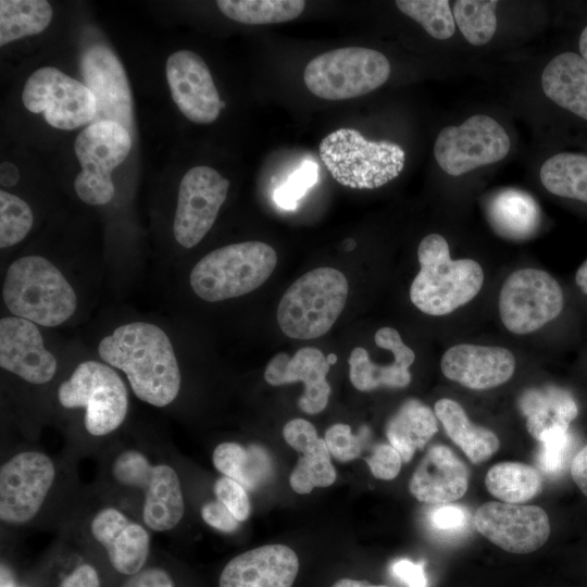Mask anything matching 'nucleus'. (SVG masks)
<instances>
[{"label": "nucleus", "instance_id": "f257e3e1", "mask_svg": "<svg viewBox=\"0 0 587 587\" xmlns=\"http://www.w3.org/2000/svg\"><path fill=\"white\" fill-rule=\"evenodd\" d=\"M100 358L123 371L142 401L165 407L180 388L178 363L167 335L157 325L133 322L118 326L99 346Z\"/></svg>", "mask_w": 587, "mask_h": 587}, {"label": "nucleus", "instance_id": "f03ea898", "mask_svg": "<svg viewBox=\"0 0 587 587\" xmlns=\"http://www.w3.org/2000/svg\"><path fill=\"white\" fill-rule=\"evenodd\" d=\"M420 272L410 287L412 303L423 313L441 316L466 304L484 284V271L472 259L452 260L439 234L424 237L417 248Z\"/></svg>", "mask_w": 587, "mask_h": 587}, {"label": "nucleus", "instance_id": "7ed1b4c3", "mask_svg": "<svg viewBox=\"0 0 587 587\" xmlns=\"http://www.w3.org/2000/svg\"><path fill=\"white\" fill-rule=\"evenodd\" d=\"M10 312L46 327L65 322L76 309V295L60 270L40 255L15 260L2 289Z\"/></svg>", "mask_w": 587, "mask_h": 587}, {"label": "nucleus", "instance_id": "20e7f679", "mask_svg": "<svg viewBox=\"0 0 587 587\" xmlns=\"http://www.w3.org/2000/svg\"><path fill=\"white\" fill-rule=\"evenodd\" d=\"M277 263L275 250L262 241H243L215 249L192 267L193 292L209 302L249 294L260 287Z\"/></svg>", "mask_w": 587, "mask_h": 587}, {"label": "nucleus", "instance_id": "39448f33", "mask_svg": "<svg viewBox=\"0 0 587 587\" xmlns=\"http://www.w3.org/2000/svg\"><path fill=\"white\" fill-rule=\"evenodd\" d=\"M320 158L339 184L375 189L396 178L404 167V150L395 142L370 141L354 128H339L325 136Z\"/></svg>", "mask_w": 587, "mask_h": 587}, {"label": "nucleus", "instance_id": "423d86ee", "mask_svg": "<svg viewBox=\"0 0 587 587\" xmlns=\"http://www.w3.org/2000/svg\"><path fill=\"white\" fill-rule=\"evenodd\" d=\"M348 295L346 276L333 267L314 268L285 291L277 309L282 332L296 339L326 334L340 315Z\"/></svg>", "mask_w": 587, "mask_h": 587}, {"label": "nucleus", "instance_id": "0eeeda50", "mask_svg": "<svg viewBox=\"0 0 587 587\" xmlns=\"http://www.w3.org/2000/svg\"><path fill=\"white\" fill-rule=\"evenodd\" d=\"M389 75V61L379 51L346 47L312 59L304 68L303 80L307 88L322 99L346 100L380 87Z\"/></svg>", "mask_w": 587, "mask_h": 587}, {"label": "nucleus", "instance_id": "6e6552de", "mask_svg": "<svg viewBox=\"0 0 587 587\" xmlns=\"http://www.w3.org/2000/svg\"><path fill=\"white\" fill-rule=\"evenodd\" d=\"M60 404L67 409L84 408V424L93 436L115 430L125 420L128 395L117 373L104 363L85 361L58 389Z\"/></svg>", "mask_w": 587, "mask_h": 587}, {"label": "nucleus", "instance_id": "1a4fd4ad", "mask_svg": "<svg viewBox=\"0 0 587 587\" xmlns=\"http://www.w3.org/2000/svg\"><path fill=\"white\" fill-rule=\"evenodd\" d=\"M133 145L130 134L111 121L91 123L75 138L74 151L80 172L74 189L87 204L102 205L114 196L111 174L128 155Z\"/></svg>", "mask_w": 587, "mask_h": 587}, {"label": "nucleus", "instance_id": "9d476101", "mask_svg": "<svg viewBox=\"0 0 587 587\" xmlns=\"http://www.w3.org/2000/svg\"><path fill=\"white\" fill-rule=\"evenodd\" d=\"M565 297L548 272L525 267L510 274L499 294V314L504 327L516 335L533 333L558 319Z\"/></svg>", "mask_w": 587, "mask_h": 587}, {"label": "nucleus", "instance_id": "9b49d317", "mask_svg": "<svg viewBox=\"0 0 587 587\" xmlns=\"http://www.w3.org/2000/svg\"><path fill=\"white\" fill-rule=\"evenodd\" d=\"M112 474L120 484L145 491L142 520L150 529L170 530L183 519L185 502L173 467L151 465L141 452L125 450L114 460Z\"/></svg>", "mask_w": 587, "mask_h": 587}, {"label": "nucleus", "instance_id": "f8f14e48", "mask_svg": "<svg viewBox=\"0 0 587 587\" xmlns=\"http://www.w3.org/2000/svg\"><path fill=\"white\" fill-rule=\"evenodd\" d=\"M510 146L507 132L495 118L477 114L459 126L442 128L434 145V155L444 172L460 176L502 160Z\"/></svg>", "mask_w": 587, "mask_h": 587}, {"label": "nucleus", "instance_id": "ddd939ff", "mask_svg": "<svg viewBox=\"0 0 587 587\" xmlns=\"http://www.w3.org/2000/svg\"><path fill=\"white\" fill-rule=\"evenodd\" d=\"M22 101L28 111L43 113L46 122L59 129L77 128L96 116V101L86 85L53 66L30 74Z\"/></svg>", "mask_w": 587, "mask_h": 587}, {"label": "nucleus", "instance_id": "4468645a", "mask_svg": "<svg viewBox=\"0 0 587 587\" xmlns=\"http://www.w3.org/2000/svg\"><path fill=\"white\" fill-rule=\"evenodd\" d=\"M55 477L51 459L38 451H23L0 469V519L22 525L39 512Z\"/></svg>", "mask_w": 587, "mask_h": 587}, {"label": "nucleus", "instance_id": "2eb2a0df", "mask_svg": "<svg viewBox=\"0 0 587 587\" xmlns=\"http://www.w3.org/2000/svg\"><path fill=\"white\" fill-rule=\"evenodd\" d=\"M229 180L209 166H196L183 176L173 232L184 248L199 243L213 226L224 203Z\"/></svg>", "mask_w": 587, "mask_h": 587}, {"label": "nucleus", "instance_id": "dca6fc26", "mask_svg": "<svg viewBox=\"0 0 587 587\" xmlns=\"http://www.w3.org/2000/svg\"><path fill=\"white\" fill-rule=\"evenodd\" d=\"M473 523L489 541L516 554L539 549L550 536L548 514L537 505L489 501L477 509Z\"/></svg>", "mask_w": 587, "mask_h": 587}, {"label": "nucleus", "instance_id": "f3484780", "mask_svg": "<svg viewBox=\"0 0 587 587\" xmlns=\"http://www.w3.org/2000/svg\"><path fill=\"white\" fill-rule=\"evenodd\" d=\"M80 71L84 84L96 101V116L91 123L115 122L132 136L134 134L132 90L126 72L116 54L103 45H92L83 53Z\"/></svg>", "mask_w": 587, "mask_h": 587}, {"label": "nucleus", "instance_id": "a211bd4d", "mask_svg": "<svg viewBox=\"0 0 587 587\" xmlns=\"http://www.w3.org/2000/svg\"><path fill=\"white\" fill-rule=\"evenodd\" d=\"M166 79L175 104L189 121L209 124L217 118L225 103L199 54L190 50L172 53L166 61Z\"/></svg>", "mask_w": 587, "mask_h": 587}, {"label": "nucleus", "instance_id": "6ab92c4d", "mask_svg": "<svg viewBox=\"0 0 587 587\" xmlns=\"http://www.w3.org/2000/svg\"><path fill=\"white\" fill-rule=\"evenodd\" d=\"M0 365L36 385L51 380L58 366L35 323L17 316L0 321Z\"/></svg>", "mask_w": 587, "mask_h": 587}, {"label": "nucleus", "instance_id": "aec40b11", "mask_svg": "<svg viewBox=\"0 0 587 587\" xmlns=\"http://www.w3.org/2000/svg\"><path fill=\"white\" fill-rule=\"evenodd\" d=\"M440 367L450 380L469 389L485 390L513 376L515 358L503 347L459 344L444 353Z\"/></svg>", "mask_w": 587, "mask_h": 587}, {"label": "nucleus", "instance_id": "412c9836", "mask_svg": "<svg viewBox=\"0 0 587 587\" xmlns=\"http://www.w3.org/2000/svg\"><path fill=\"white\" fill-rule=\"evenodd\" d=\"M299 571L296 552L285 545H265L233 558L218 587H292Z\"/></svg>", "mask_w": 587, "mask_h": 587}, {"label": "nucleus", "instance_id": "4be33fe9", "mask_svg": "<svg viewBox=\"0 0 587 587\" xmlns=\"http://www.w3.org/2000/svg\"><path fill=\"white\" fill-rule=\"evenodd\" d=\"M329 366L321 350L305 347L299 349L292 358L284 352L276 354L266 365L264 378L273 386L302 382L304 391L298 405L308 414H316L328 403L330 386L326 375Z\"/></svg>", "mask_w": 587, "mask_h": 587}, {"label": "nucleus", "instance_id": "5701e85b", "mask_svg": "<svg viewBox=\"0 0 587 587\" xmlns=\"http://www.w3.org/2000/svg\"><path fill=\"white\" fill-rule=\"evenodd\" d=\"M465 463L447 446L429 448L409 482L411 495L430 504H448L461 499L469 487Z\"/></svg>", "mask_w": 587, "mask_h": 587}, {"label": "nucleus", "instance_id": "b1692460", "mask_svg": "<svg viewBox=\"0 0 587 587\" xmlns=\"http://www.w3.org/2000/svg\"><path fill=\"white\" fill-rule=\"evenodd\" d=\"M90 530L118 573L129 576L142 570L150 551V536L140 524L117 509L105 508L95 515Z\"/></svg>", "mask_w": 587, "mask_h": 587}, {"label": "nucleus", "instance_id": "393cba45", "mask_svg": "<svg viewBox=\"0 0 587 587\" xmlns=\"http://www.w3.org/2000/svg\"><path fill=\"white\" fill-rule=\"evenodd\" d=\"M375 344L394 354L392 363L377 365L373 363L367 351L357 347L348 359L351 384L360 391H371L380 386L394 388L407 387L411 382L409 367L415 360L414 351L401 339L392 327H382L374 336Z\"/></svg>", "mask_w": 587, "mask_h": 587}, {"label": "nucleus", "instance_id": "a878e982", "mask_svg": "<svg viewBox=\"0 0 587 587\" xmlns=\"http://www.w3.org/2000/svg\"><path fill=\"white\" fill-rule=\"evenodd\" d=\"M286 442L298 453L289 483L294 491L310 494L315 487H327L336 480V471L323 438L317 436L314 425L303 419H294L283 428Z\"/></svg>", "mask_w": 587, "mask_h": 587}, {"label": "nucleus", "instance_id": "bb28decb", "mask_svg": "<svg viewBox=\"0 0 587 587\" xmlns=\"http://www.w3.org/2000/svg\"><path fill=\"white\" fill-rule=\"evenodd\" d=\"M526 416V428L539 442L549 434L569 430L578 415L577 403L570 391L557 386L529 389L520 398Z\"/></svg>", "mask_w": 587, "mask_h": 587}, {"label": "nucleus", "instance_id": "cd10ccee", "mask_svg": "<svg viewBox=\"0 0 587 587\" xmlns=\"http://www.w3.org/2000/svg\"><path fill=\"white\" fill-rule=\"evenodd\" d=\"M541 86L550 100L587 121V62L580 54L554 57L542 72Z\"/></svg>", "mask_w": 587, "mask_h": 587}, {"label": "nucleus", "instance_id": "c85d7f7f", "mask_svg": "<svg viewBox=\"0 0 587 587\" xmlns=\"http://www.w3.org/2000/svg\"><path fill=\"white\" fill-rule=\"evenodd\" d=\"M486 214L492 229L501 237L525 239L530 237L540 223V208L524 190L504 188L494 193L486 205Z\"/></svg>", "mask_w": 587, "mask_h": 587}, {"label": "nucleus", "instance_id": "c756f323", "mask_svg": "<svg viewBox=\"0 0 587 587\" xmlns=\"http://www.w3.org/2000/svg\"><path fill=\"white\" fill-rule=\"evenodd\" d=\"M434 413L448 437L472 463L485 462L498 451L500 440L497 435L489 428L473 424L457 401L439 399L434 405Z\"/></svg>", "mask_w": 587, "mask_h": 587}, {"label": "nucleus", "instance_id": "7c9ffc66", "mask_svg": "<svg viewBox=\"0 0 587 587\" xmlns=\"http://www.w3.org/2000/svg\"><path fill=\"white\" fill-rule=\"evenodd\" d=\"M437 430V417L432 409L416 399H409L388 421L386 436L402 461L408 463Z\"/></svg>", "mask_w": 587, "mask_h": 587}, {"label": "nucleus", "instance_id": "2f4dec72", "mask_svg": "<svg viewBox=\"0 0 587 587\" xmlns=\"http://www.w3.org/2000/svg\"><path fill=\"white\" fill-rule=\"evenodd\" d=\"M212 462L224 476L254 490L270 477L272 461L267 451L257 445L243 447L237 442H222L213 451Z\"/></svg>", "mask_w": 587, "mask_h": 587}, {"label": "nucleus", "instance_id": "473e14b6", "mask_svg": "<svg viewBox=\"0 0 587 587\" xmlns=\"http://www.w3.org/2000/svg\"><path fill=\"white\" fill-rule=\"evenodd\" d=\"M539 177L552 195L587 203V155L557 153L544 162Z\"/></svg>", "mask_w": 587, "mask_h": 587}, {"label": "nucleus", "instance_id": "72a5a7b5", "mask_svg": "<svg viewBox=\"0 0 587 587\" xmlns=\"http://www.w3.org/2000/svg\"><path fill=\"white\" fill-rule=\"evenodd\" d=\"M485 485L501 502L519 504L529 501L541 491L542 478L530 465L521 462H501L488 470Z\"/></svg>", "mask_w": 587, "mask_h": 587}, {"label": "nucleus", "instance_id": "f704fd0d", "mask_svg": "<svg viewBox=\"0 0 587 587\" xmlns=\"http://www.w3.org/2000/svg\"><path fill=\"white\" fill-rule=\"evenodd\" d=\"M52 15L51 5L45 0H1L0 46L43 32Z\"/></svg>", "mask_w": 587, "mask_h": 587}, {"label": "nucleus", "instance_id": "c9c22d12", "mask_svg": "<svg viewBox=\"0 0 587 587\" xmlns=\"http://www.w3.org/2000/svg\"><path fill=\"white\" fill-rule=\"evenodd\" d=\"M220 11L230 20L249 25L283 23L297 18L303 0H218Z\"/></svg>", "mask_w": 587, "mask_h": 587}, {"label": "nucleus", "instance_id": "e433bc0d", "mask_svg": "<svg viewBox=\"0 0 587 587\" xmlns=\"http://www.w3.org/2000/svg\"><path fill=\"white\" fill-rule=\"evenodd\" d=\"M496 0H458L453 17L464 38L474 46L490 41L497 29Z\"/></svg>", "mask_w": 587, "mask_h": 587}, {"label": "nucleus", "instance_id": "4c0bfd02", "mask_svg": "<svg viewBox=\"0 0 587 587\" xmlns=\"http://www.w3.org/2000/svg\"><path fill=\"white\" fill-rule=\"evenodd\" d=\"M397 8L423 26L435 39L445 40L455 32V22L448 0H398Z\"/></svg>", "mask_w": 587, "mask_h": 587}, {"label": "nucleus", "instance_id": "58836bf2", "mask_svg": "<svg viewBox=\"0 0 587 587\" xmlns=\"http://www.w3.org/2000/svg\"><path fill=\"white\" fill-rule=\"evenodd\" d=\"M30 207L21 198L0 190V248L22 241L33 226Z\"/></svg>", "mask_w": 587, "mask_h": 587}, {"label": "nucleus", "instance_id": "ea45409f", "mask_svg": "<svg viewBox=\"0 0 587 587\" xmlns=\"http://www.w3.org/2000/svg\"><path fill=\"white\" fill-rule=\"evenodd\" d=\"M317 165L312 161H304L287 180L274 191V201L285 210H292L305 192L317 182Z\"/></svg>", "mask_w": 587, "mask_h": 587}, {"label": "nucleus", "instance_id": "a19ab883", "mask_svg": "<svg viewBox=\"0 0 587 587\" xmlns=\"http://www.w3.org/2000/svg\"><path fill=\"white\" fill-rule=\"evenodd\" d=\"M538 453L540 469L550 475L560 473L565 465L572 445V435L569 430L554 432L546 436L541 441Z\"/></svg>", "mask_w": 587, "mask_h": 587}, {"label": "nucleus", "instance_id": "79ce46f5", "mask_svg": "<svg viewBox=\"0 0 587 587\" xmlns=\"http://www.w3.org/2000/svg\"><path fill=\"white\" fill-rule=\"evenodd\" d=\"M324 440L329 453L339 462H349L360 457L361 435H353L347 424L332 425L326 430Z\"/></svg>", "mask_w": 587, "mask_h": 587}, {"label": "nucleus", "instance_id": "37998d69", "mask_svg": "<svg viewBox=\"0 0 587 587\" xmlns=\"http://www.w3.org/2000/svg\"><path fill=\"white\" fill-rule=\"evenodd\" d=\"M213 490L217 501L223 503L239 521H246L251 511L247 489L235 479L224 476L216 479Z\"/></svg>", "mask_w": 587, "mask_h": 587}, {"label": "nucleus", "instance_id": "c03bdc74", "mask_svg": "<svg viewBox=\"0 0 587 587\" xmlns=\"http://www.w3.org/2000/svg\"><path fill=\"white\" fill-rule=\"evenodd\" d=\"M365 462L374 477L390 480L398 476L402 458L390 444H379L373 449L371 457Z\"/></svg>", "mask_w": 587, "mask_h": 587}, {"label": "nucleus", "instance_id": "a18cd8bd", "mask_svg": "<svg viewBox=\"0 0 587 587\" xmlns=\"http://www.w3.org/2000/svg\"><path fill=\"white\" fill-rule=\"evenodd\" d=\"M469 520L467 511L453 504H438L429 515V521L436 530L444 533H459L465 528Z\"/></svg>", "mask_w": 587, "mask_h": 587}, {"label": "nucleus", "instance_id": "49530a36", "mask_svg": "<svg viewBox=\"0 0 587 587\" xmlns=\"http://www.w3.org/2000/svg\"><path fill=\"white\" fill-rule=\"evenodd\" d=\"M201 517L209 526L223 533L235 532L239 525V521L217 500L203 504Z\"/></svg>", "mask_w": 587, "mask_h": 587}, {"label": "nucleus", "instance_id": "de8ad7c7", "mask_svg": "<svg viewBox=\"0 0 587 587\" xmlns=\"http://www.w3.org/2000/svg\"><path fill=\"white\" fill-rule=\"evenodd\" d=\"M121 587H174V583L163 569L149 567L129 575Z\"/></svg>", "mask_w": 587, "mask_h": 587}, {"label": "nucleus", "instance_id": "09e8293b", "mask_svg": "<svg viewBox=\"0 0 587 587\" xmlns=\"http://www.w3.org/2000/svg\"><path fill=\"white\" fill-rule=\"evenodd\" d=\"M392 573L408 587H426L427 585L424 567L421 563L401 559L394 563Z\"/></svg>", "mask_w": 587, "mask_h": 587}, {"label": "nucleus", "instance_id": "8fccbe9b", "mask_svg": "<svg viewBox=\"0 0 587 587\" xmlns=\"http://www.w3.org/2000/svg\"><path fill=\"white\" fill-rule=\"evenodd\" d=\"M59 587H100V579L96 569L85 563L64 577Z\"/></svg>", "mask_w": 587, "mask_h": 587}, {"label": "nucleus", "instance_id": "3c124183", "mask_svg": "<svg viewBox=\"0 0 587 587\" xmlns=\"http://www.w3.org/2000/svg\"><path fill=\"white\" fill-rule=\"evenodd\" d=\"M571 476L583 495L587 497V445L573 458Z\"/></svg>", "mask_w": 587, "mask_h": 587}, {"label": "nucleus", "instance_id": "603ef678", "mask_svg": "<svg viewBox=\"0 0 587 587\" xmlns=\"http://www.w3.org/2000/svg\"><path fill=\"white\" fill-rule=\"evenodd\" d=\"M0 182L3 187L14 186L20 179V172L17 167L8 161L1 163Z\"/></svg>", "mask_w": 587, "mask_h": 587}, {"label": "nucleus", "instance_id": "864d4df0", "mask_svg": "<svg viewBox=\"0 0 587 587\" xmlns=\"http://www.w3.org/2000/svg\"><path fill=\"white\" fill-rule=\"evenodd\" d=\"M574 283L582 295L587 297V259L578 266Z\"/></svg>", "mask_w": 587, "mask_h": 587}, {"label": "nucleus", "instance_id": "5fc2aeb1", "mask_svg": "<svg viewBox=\"0 0 587 587\" xmlns=\"http://www.w3.org/2000/svg\"><path fill=\"white\" fill-rule=\"evenodd\" d=\"M332 587H388L386 585H372L366 580H357L351 578H341L336 580Z\"/></svg>", "mask_w": 587, "mask_h": 587}, {"label": "nucleus", "instance_id": "6e6d98bb", "mask_svg": "<svg viewBox=\"0 0 587 587\" xmlns=\"http://www.w3.org/2000/svg\"><path fill=\"white\" fill-rule=\"evenodd\" d=\"M579 51L583 59L587 62V26L583 29L579 37Z\"/></svg>", "mask_w": 587, "mask_h": 587}, {"label": "nucleus", "instance_id": "4d7b16f0", "mask_svg": "<svg viewBox=\"0 0 587 587\" xmlns=\"http://www.w3.org/2000/svg\"><path fill=\"white\" fill-rule=\"evenodd\" d=\"M326 359L329 365L335 364L337 361V357L334 353H329Z\"/></svg>", "mask_w": 587, "mask_h": 587}, {"label": "nucleus", "instance_id": "13d9d810", "mask_svg": "<svg viewBox=\"0 0 587 587\" xmlns=\"http://www.w3.org/2000/svg\"><path fill=\"white\" fill-rule=\"evenodd\" d=\"M1 587H9V586H8L7 582L4 583V582L2 580Z\"/></svg>", "mask_w": 587, "mask_h": 587}]
</instances>
